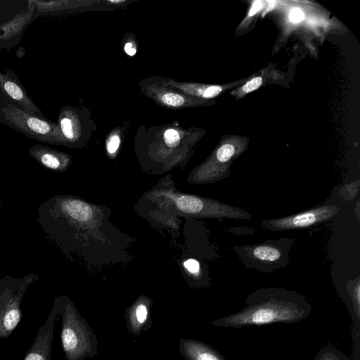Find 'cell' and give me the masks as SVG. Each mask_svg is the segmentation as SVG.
I'll return each mask as SVG.
<instances>
[{"label": "cell", "instance_id": "7c38bea8", "mask_svg": "<svg viewBox=\"0 0 360 360\" xmlns=\"http://www.w3.org/2000/svg\"><path fill=\"white\" fill-rule=\"evenodd\" d=\"M30 154L43 166L51 169H58L62 165L63 155L42 145H35L29 149Z\"/></svg>", "mask_w": 360, "mask_h": 360}, {"label": "cell", "instance_id": "8992f818", "mask_svg": "<svg viewBox=\"0 0 360 360\" xmlns=\"http://www.w3.org/2000/svg\"><path fill=\"white\" fill-rule=\"evenodd\" d=\"M35 19L34 8L27 5L14 16L0 22V49L9 51L18 45L25 30Z\"/></svg>", "mask_w": 360, "mask_h": 360}, {"label": "cell", "instance_id": "7a4b0ae2", "mask_svg": "<svg viewBox=\"0 0 360 360\" xmlns=\"http://www.w3.org/2000/svg\"><path fill=\"white\" fill-rule=\"evenodd\" d=\"M54 305L61 318L60 343L67 360L92 359L98 353L96 334L74 303L66 297L56 299Z\"/></svg>", "mask_w": 360, "mask_h": 360}, {"label": "cell", "instance_id": "ac0fdd59", "mask_svg": "<svg viewBox=\"0 0 360 360\" xmlns=\"http://www.w3.org/2000/svg\"><path fill=\"white\" fill-rule=\"evenodd\" d=\"M163 136L166 145L170 148L176 147L181 139L179 131L174 129H167Z\"/></svg>", "mask_w": 360, "mask_h": 360}, {"label": "cell", "instance_id": "d4e9b609", "mask_svg": "<svg viewBox=\"0 0 360 360\" xmlns=\"http://www.w3.org/2000/svg\"><path fill=\"white\" fill-rule=\"evenodd\" d=\"M262 6V4L261 1L257 0L254 1L252 6L249 12V16H252L256 14L261 9Z\"/></svg>", "mask_w": 360, "mask_h": 360}, {"label": "cell", "instance_id": "7402d4cb", "mask_svg": "<svg viewBox=\"0 0 360 360\" xmlns=\"http://www.w3.org/2000/svg\"><path fill=\"white\" fill-rule=\"evenodd\" d=\"M185 268L191 274L198 275L200 269L198 262L193 259H189L184 262Z\"/></svg>", "mask_w": 360, "mask_h": 360}, {"label": "cell", "instance_id": "5b68a950", "mask_svg": "<svg viewBox=\"0 0 360 360\" xmlns=\"http://www.w3.org/2000/svg\"><path fill=\"white\" fill-rule=\"evenodd\" d=\"M0 96L33 114L46 118L28 95L13 70H0Z\"/></svg>", "mask_w": 360, "mask_h": 360}, {"label": "cell", "instance_id": "603a6c76", "mask_svg": "<svg viewBox=\"0 0 360 360\" xmlns=\"http://www.w3.org/2000/svg\"><path fill=\"white\" fill-rule=\"evenodd\" d=\"M304 13L298 8L292 9L289 13V19L294 23L301 22L304 19Z\"/></svg>", "mask_w": 360, "mask_h": 360}, {"label": "cell", "instance_id": "cb8c5ba5", "mask_svg": "<svg viewBox=\"0 0 360 360\" xmlns=\"http://www.w3.org/2000/svg\"><path fill=\"white\" fill-rule=\"evenodd\" d=\"M221 91V87L219 86H208L204 98H210L217 96Z\"/></svg>", "mask_w": 360, "mask_h": 360}, {"label": "cell", "instance_id": "484cf974", "mask_svg": "<svg viewBox=\"0 0 360 360\" xmlns=\"http://www.w3.org/2000/svg\"><path fill=\"white\" fill-rule=\"evenodd\" d=\"M125 53L129 55V56H134L136 53V48L134 46L133 44L131 42H127L125 44L124 47Z\"/></svg>", "mask_w": 360, "mask_h": 360}, {"label": "cell", "instance_id": "e0dca14e", "mask_svg": "<svg viewBox=\"0 0 360 360\" xmlns=\"http://www.w3.org/2000/svg\"><path fill=\"white\" fill-rule=\"evenodd\" d=\"M313 360H352L343 352L333 345H327L321 348L315 355Z\"/></svg>", "mask_w": 360, "mask_h": 360}, {"label": "cell", "instance_id": "ba28073f", "mask_svg": "<svg viewBox=\"0 0 360 360\" xmlns=\"http://www.w3.org/2000/svg\"><path fill=\"white\" fill-rule=\"evenodd\" d=\"M57 310L53 305L44 322L38 330L33 343L23 360H51L54 323Z\"/></svg>", "mask_w": 360, "mask_h": 360}, {"label": "cell", "instance_id": "3957f363", "mask_svg": "<svg viewBox=\"0 0 360 360\" xmlns=\"http://www.w3.org/2000/svg\"><path fill=\"white\" fill-rule=\"evenodd\" d=\"M0 124L26 136L52 144L63 143L57 123L40 117L0 96Z\"/></svg>", "mask_w": 360, "mask_h": 360}, {"label": "cell", "instance_id": "4fadbf2b", "mask_svg": "<svg viewBox=\"0 0 360 360\" xmlns=\"http://www.w3.org/2000/svg\"><path fill=\"white\" fill-rule=\"evenodd\" d=\"M151 95L160 104L170 108L184 107L189 102L186 94L167 88L155 87L151 89Z\"/></svg>", "mask_w": 360, "mask_h": 360}, {"label": "cell", "instance_id": "4316f807", "mask_svg": "<svg viewBox=\"0 0 360 360\" xmlns=\"http://www.w3.org/2000/svg\"><path fill=\"white\" fill-rule=\"evenodd\" d=\"M109 2L113 3V4H120V3L124 2V1H109Z\"/></svg>", "mask_w": 360, "mask_h": 360}, {"label": "cell", "instance_id": "2e32d148", "mask_svg": "<svg viewBox=\"0 0 360 360\" xmlns=\"http://www.w3.org/2000/svg\"><path fill=\"white\" fill-rule=\"evenodd\" d=\"M255 258L263 262H276L281 258V252L270 245H259L252 250Z\"/></svg>", "mask_w": 360, "mask_h": 360}, {"label": "cell", "instance_id": "5bb4252c", "mask_svg": "<svg viewBox=\"0 0 360 360\" xmlns=\"http://www.w3.org/2000/svg\"><path fill=\"white\" fill-rule=\"evenodd\" d=\"M63 208L70 217L79 221H88L93 216L90 206L81 200H67L63 203Z\"/></svg>", "mask_w": 360, "mask_h": 360}, {"label": "cell", "instance_id": "ffe728a7", "mask_svg": "<svg viewBox=\"0 0 360 360\" xmlns=\"http://www.w3.org/2000/svg\"><path fill=\"white\" fill-rule=\"evenodd\" d=\"M120 145V138L117 134L111 135L108 139L106 149L108 153H115Z\"/></svg>", "mask_w": 360, "mask_h": 360}, {"label": "cell", "instance_id": "9c48e42d", "mask_svg": "<svg viewBox=\"0 0 360 360\" xmlns=\"http://www.w3.org/2000/svg\"><path fill=\"white\" fill-rule=\"evenodd\" d=\"M153 303L148 298L138 299L133 304L126 309L124 319L127 330L139 336L142 332H148L151 327L152 320L150 307Z\"/></svg>", "mask_w": 360, "mask_h": 360}, {"label": "cell", "instance_id": "44dd1931", "mask_svg": "<svg viewBox=\"0 0 360 360\" xmlns=\"http://www.w3.org/2000/svg\"><path fill=\"white\" fill-rule=\"evenodd\" d=\"M262 83L261 77H255L252 80L248 82L243 87V90L245 93L251 92L258 89Z\"/></svg>", "mask_w": 360, "mask_h": 360}, {"label": "cell", "instance_id": "d6986e66", "mask_svg": "<svg viewBox=\"0 0 360 360\" xmlns=\"http://www.w3.org/2000/svg\"><path fill=\"white\" fill-rule=\"evenodd\" d=\"M235 149L231 144L221 146L217 152V158L219 162H225L233 155Z\"/></svg>", "mask_w": 360, "mask_h": 360}, {"label": "cell", "instance_id": "8fae6325", "mask_svg": "<svg viewBox=\"0 0 360 360\" xmlns=\"http://www.w3.org/2000/svg\"><path fill=\"white\" fill-rule=\"evenodd\" d=\"M77 110L65 107L60 111L57 125L63 143L75 142L81 132V124Z\"/></svg>", "mask_w": 360, "mask_h": 360}, {"label": "cell", "instance_id": "9a60e30c", "mask_svg": "<svg viewBox=\"0 0 360 360\" xmlns=\"http://www.w3.org/2000/svg\"><path fill=\"white\" fill-rule=\"evenodd\" d=\"M178 208L185 212L197 213L203 207L202 201L193 195H181L176 200Z\"/></svg>", "mask_w": 360, "mask_h": 360}, {"label": "cell", "instance_id": "30bf717a", "mask_svg": "<svg viewBox=\"0 0 360 360\" xmlns=\"http://www.w3.org/2000/svg\"><path fill=\"white\" fill-rule=\"evenodd\" d=\"M179 352L186 360H226L208 344L193 338H180Z\"/></svg>", "mask_w": 360, "mask_h": 360}, {"label": "cell", "instance_id": "277c9868", "mask_svg": "<svg viewBox=\"0 0 360 360\" xmlns=\"http://www.w3.org/2000/svg\"><path fill=\"white\" fill-rule=\"evenodd\" d=\"M28 282L0 284V339L8 338L22 319L21 301Z\"/></svg>", "mask_w": 360, "mask_h": 360}, {"label": "cell", "instance_id": "52a82bcc", "mask_svg": "<svg viewBox=\"0 0 360 360\" xmlns=\"http://www.w3.org/2000/svg\"><path fill=\"white\" fill-rule=\"evenodd\" d=\"M334 206H323L291 217L265 221L268 229L283 230L304 228L328 219L338 212Z\"/></svg>", "mask_w": 360, "mask_h": 360}, {"label": "cell", "instance_id": "6da1fadb", "mask_svg": "<svg viewBox=\"0 0 360 360\" xmlns=\"http://www.w3.org/2000/svg\"><path fill=\"white\" fill-rule=\"evenodd\" d=\"M240 311L210 322L213 326L239 328L276 323H293L308 317L310 303L300 294L283 288L257 290L248 296Z\"/></svg>", "mask_w": 360, "mask_h": 360}]
</instances>
